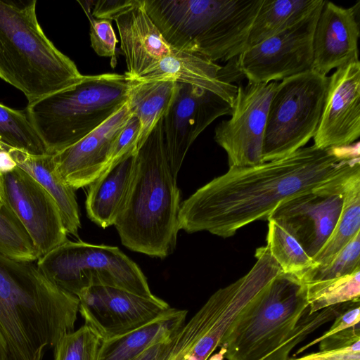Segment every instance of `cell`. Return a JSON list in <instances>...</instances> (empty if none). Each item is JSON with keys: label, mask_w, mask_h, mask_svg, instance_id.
I'll list each match as a JSON object with an SVG mask.
<instances>
[{"label": "cell", "mask_w": 360, "mask_h": 360, "mask_svg": "<svg viewBox=\"0 0 360 360\" xmlns=\"http://www.w3.org/2000/svg\"><path fill=\"white\" fill-rule=\"evenodd\" d=\"M277 82L238 86L231 118L214 129V139L226 153L229 167L263 162L267 115Z\"/></svg>", "instance_id": "12"}, {"label": "cell", "mask_w": 360, "mask_h": 360, "mask_svg": "<svg viewBox=\"0 0 360 360\" xmlns=\"http://www.w3.org/2000/svg\"><path fill=\"white\" fill-rule=\"evenodd\" d=\"M360 233V172L348 180L344 202L336 226L327 242L312 259L314 265H326Z\"/></svg>", "instance_id": "26"}, {"label": "cell", "mask_w": 360, "mask_h": 360, "mask_svg": "<svg viewBox=\"0 0 360 360\" xmlns=\"http://www.w3.org/2000/svg\"><path fill=\"white\" fill-rule=\"evenodd\" d=\"M360 168L279 204L270 214L313 259L333 233L341 214L346 184Z\"/></svg>", "instance_id": "10"}, {"label": "cell", "mask_w": 360, "mask_h": 360, "mask_svg": "<svg viewBox=\"0 0 360 360\" xmlns=\"http://www.w3.org/2000/svg\"><path fill=\"white\" fill-rule=\"evenodd\" d=\"M360 136V62L347 63L328 77L314 146L320 149L350 146Z\"/></svg>", "instance_id": "16"}, {"label": "cell", "mask_w": 360, "mask_h": 360, "mask_svg": "<svg viewBox=\"0 0 360 360\" xmlns=\"http://www.w3.org/2000/svg\"><path fill=\"white\" fill-rule=\"evenodd\" d=\"M6 147L17 166L32 176L53 197L59 208L67 233L78 237L81 222L75 190L61 177L53 155H36Z\"/></svg>", "instance_id": "22"}, {"label": "cell", "mask_w": 360, "mask_h": 360, "mask_svg": "<svg viewBox=\"0 0 360 360\" xmlns=\"http://www.w3.org/2000/svg\"><path fill=\"white\" fill-rule=\"evenodd\" d=\"M323 5L301 21L247 49L236 58V68L248 83L278 82L311 69L314 34Z\"/></svg>", "instance_id": "11"}, {"label": "cell", "mask_w": 360, "mask_h": 360, "mask_svg": "<svg viewBox=\"0 0 360 360\" xmlns=\"http://www.w3.org/2000/svg\"><path fill=\"white\" fill-rule=\"evenodd\" d=\"M357 168L359 141L326 149L312 145L281 159L229 167L181 203L179 229L231 237L248 224L267 220L284 201Z\"/></svg>", "instance_id": "1"}, {"label": "cell", "mask_w": 360, "mask_h": 360, "mask_svg": "<svg viewBox=\"0 0 360 360\" xmlns=\"http://www.w3.org/2000/svg\"><path fill=\"white\" fill-rule=\"evenodd\" d=\"M236 72V58L221 66L198 54L175 50L162 58L139 80L172 79L213 92L233 105L238 86L232 83Z\"/></svg>", "instance_id": "19"}, {"label": "cell", "mask_w": 360, "mask_h": 360, "mask_svg": "<svg viewBox=\"0 0 360 360\" xmlns=\"http://www.w3.org/2000/svg\"><path fill=\"white\" fill-rule=\"evenodd\" d=\"M79 298V312L101 341L139 328L170 307L154 295L147 297L108 286H91Z\"/></svg>", "instance_id": "14"}, {"label": "cell", "mask_w": 360, "mask_h": 360, "mask_svg": "<svg viewBox=\"0 0 360 360\" xmlns=\"http://www.w3.org/2000/svg\"><path fill=\"white\" fill-rule=\"evenodd\" d=\"M323 2L324 0H263L251 27L247 49L301 21Z\"/></svg>", "instance_id": "25"}, {"label": "cell", "mask_w": 360, "mask_h": 360, "mask_svg": "<svg viewBox=\"0 0 360 360\" xmlns=\"http://www.w3.org/2000/svg\"><path fill=\"white\" fill-rule=\"evenodd\" d=\"M307 285L281 271L245 307L222 340L227 360H288L311 333L334 319L338 304L309 314Z\"/></svg>", "instance_id": "3"}, {"label": "cell", "mask_w": 360, "mask_h": 360, "mask_svg": "<svg viewBox=\"0 0 360 360\" xmlns=\"http://www.w3.org/2000/svg\"><path fill=\"white\" fill-rule=\"evenodd\" d=\"M127 75H83L76 84L27 105V115L48 153L76 143L117 111L128 99Z\"/></svg>", "instance_id": "7"}, {"label": "cell", "mask_w": 360, "mask_h": 360, "mask_svg": "<svg viewBox=\"0 0 360 360\" xmlns=\"http://www.w3.org/2000/svg\"><path fill=\"white\" fill-rule=\"evenodd\" d=\"M137 0L93 1L91 15L96 19L115 20L136 4Z\"/></svg>", "instance_id": "35"}, {"label": "cell", "mask_w": 360, "mask_h": 360, "mask_svg": "<svg viewBox=\"0 0 360 360\" xmlns=\"http://www.w3.org/2000/svg\"><path fill=\"white\" fill-rule=\"evenodd\" d=\"M0 360H12L7 342L0 330Z\"/></svg>", "instance_id": "39"}, {"label": "cell", "mask_w": 360, "mask_h": 360, "mask_svg": "<svg viewBox=\"0 0 360 360\" xmlns=\"http://www.w3.org/2000/svg\"><path fill=\"white\" fill-rule=\"evenodd\" d=\"M288 360H298L297 359H288Z\"/></svg>", "instance_id": "41"}, {"label": "cell", "mask_w": 360, "mask_h": 360, "mask_svg": "<svg viewBox=\"0 0 360 360\" xmlns=\"http://www.w3.org/2000/svg\"><path fill=\"white\" fill-rule=\"evenodd\" d=\"M2 205H3V202H2V201H1V200L0 198V206H1Z\"/></svg>", "instance_id": "40"}, {"label": "cell", "mask_w": 360, "mask_h": 360, "mask_svg": "<svg viewBox=\"0 0 360 360\" xmlns=\"http://www.w3.org/2000/svg\"><path fill=\"white\" fill-rule=\"evenodd\" d=\"M0 198L27 231L39 258L68 240L56 201L19 167L0 174Z\"/></svg>", "instance_id": "13"}, {"label": "cell", "mask_w": 360, "mask_h": 360, "mask_svg": "<svg viewBox=\"0 0 360 360\" xmlns=\"http://www.w3.org/2000/svg\"><path fill=\"white\" fill-rule=\"evenodd\" d=\"M139 132L140 122L136 117L131 115L114 143L106 170L136 153Z\"/></svg>", "instance_id": "34"}, {"label": "cell", "mask_w": 360, "mask_h": 360, "mask_svg": "<svg viewBox=\"0 0 360 360\" xmlns=\"http://www.w3.org/2000/svg\"><path fill=\"white\" fill-rule=\"evenodd\" d=\"M328 82V76L311 70L278 82L268 111L263 162L288 156L314 138Z\"/></svg>", "instance_id": "9"}, {"label": "cell", "mask_w": 360, "mask_h": 360, "mask_svg": "<svg viewBox=\"0 0 360 360\" xmlns=\"http://www.w3.org/2000/svg\"><path fill=\"white\" fill-rule=\"evenodd\" d=\"M0 142L32 155L49 154L25 110H15L1 103Z\"/></svg>", "instance_id": "27"}, {"label": "cell", "mask_w": 360, "mask_h": 360, "mask_svg": "<svg viewBox=\"0 0 360 360\" xmlns=\"http://www.w3.org/2000/svg\"><path fill=\"white\" fill-rule=\"evenodd\" d=\"M180 200L167 159L162 117L134 155L130 184L114 224L122 245L153 257L171 255L179 231Z\"/></svg>", "instance_id": "4"}, {"label": "cell", "mask_w": 360, "mask_h": 360, "mask_svg": "<svg viewBox=\"0 0 360 360\" xmlns=\"http://www.w3.org/2000/svg\"><path fill=\"white\" fill-rule=\"evenodd\" d=\"M134 155L105 171L89 185L85 202L86 214L101 228L114 225L116 221L130 184Z\"/></svg>", "instance_id": "23"}, {"label": "cell", "mask_w": 360, "mask_h": 360, "mask_svg": "<svg viewBox=\"0 0 360 360\" xmlns=\"http://www.w3.org/2000/svg\"><path fill=\"white\" fill-rule=\"evenodd\" d=\"M306 285L309 314H313L328 307L359 300L360 269L342 277Z\"/></svg>", "instance_id": "29"}, {"label": "cell", "mask_w": 360, "mask_h": 360, "mask_svg": "<svg viewBox=\"0 0 360 360\" xmlns=\"http://www.w3.org/2000/svg\"><path fill=\"white\" fill-rule=\"evenodd\" d=\"M360 269V233L326 265H313L298 278L306 285L342 277Z\"/></svg>", "instance_id": "31"}, {"label": "cell", "mask_w": 360, "mask_h": 360, "mask_svg": "<svg viewBox=\"0 0 360 360\" xmlns=\"http://www.w3.org/2000/svg\"><path fill=\"white\" fill-rule=\"evenodd\" d=\"M231 110L232 105L217 94L177 82L174 98L163 117L165 148L174 177L196 138L217 118L231 115Z\"/></svg>", "instance_id": "15"}, {"label": "cell", "mask_w": 360, "mask_h": 360, "mask_svg": "<svg viewBox=\"0 0 360 360\" xmlns=\"http://www.w3.org/2000/svg\"><path fill=\"white\" fill-rule=\"evenodd\" d=\"M17 167L6 145L0 142V174L11 172Z\"/></svg>", "instance_id": "38"}, {"label": "cell", "mask_w": 360, "mask_h": 360, "mask_svg": "<svg viewBox=\"0 0 360 360\" xmlns=\"http://www.w3.org/2000/svg\"><path fill=\"white\" fill-rule=\"evenodd\" d=\"M263 0H143L145 9L174 49L212 62L246 50Z\"/></svg>", "instance_id": "5"}, {"label": "cell", "mask_w": 360, "mask_h": 360, "mask_svg": "<svg viewBox=\"0 0 360 360\" xmlns=\"http://www.w3.org/2000/svg\"><path fill=\"white\" fill-rule=\"evenodd\" d=\"M188 311L169 307L153 321L101 341L97 360H134L152 345L172 337L186 323Z\"/></svg>", "instance_id": "21"}, {"label": "cell", "mask_w": 360, "mask_h": 360, "mask_svg": "<svg viewBox=\"0 0 360 360\" xmlns=\"http://www.w3.org/2000/svg\"><path fill=\"white\" fill-rule=\"evenodd\" d=\"M177 82L172 79H131L127 101L131 114L140 122L137 149L157 122L167 112L174 98Z\"/></svg>", "instance_id": "24"}, {"label": "cell", "mask_w": 360, "mask_h": 360, "mask_svg": "<svg viewBox=\"0 0 360 360\" xmlns=\"http://www.w3.org/2000/svg\"><path fill=\"white\" fill-rule=\"evenodd\" d=\"M79 304L34 262L0 252V330L12 360H42L49 347L74 331Z\"/></svg>", "instance_id": "2"}, {"label": "cell", "mask_w": 360, "mask_h": 360, "mask_svg": "<svg viewBox=\"0 0 360 360\" xmlns=\"http://www.w3.org/2000/svg\"><path fill=\"white\" fill-rule=\"evenodd\" d=\"M360 2L350 8L324 1L313 38L311 70L327 75L347 63L359 60Z\"/></svg>", "instance_id": "18"}, {"label": "cell", "mask_w": 360, "mask_h": 360, "mask_svg": "<svg viewBox=\"0 0 360 360\" xmlns=\"http://www.w3.org/2000/svg\"><path fill=\"white\" fill-rule=\"evenodd\" d=\"M175 334L165 341L152 345L134 360H163L172 347Z\"/></svg>", "instance_id": "37"}, {"label": "cell", "mask_w": 360, "mask_h": 360, "mask_svg": "<svg viewBox=\"0 0 360 360\" xmlns=\"http://www.w3.org/2000/svg\"><path fill=\"white\" fill-rule=\"evenodd\" d=\"M266 247L282 272L299 277L314 265L312 259L285 229L268 220Z\"/></svg>", "instance_id": "28"}, {"label": "cell", "mask_w": 360, "mask_h": 360, "mask_svg": "<svg viewBox=\"0 0 360 360\" xmlns=\"http://www.w3.org/2000/svg\"><path fill=\"white\" fill-rule=\"evenodd\" d=\"M298 360H360V340L344 347L322 350Z\"/></svg>", "instance_id": "36"}, {"label": "cell", "mask_w": 360, "mask_h": 360, "mask_svg": "<svg viewBox=\"0 0 360 360\" xmlns=\"http://www.w3.org/2000/svg\"><path fill=\"white\" fill-rule=\"evenodd\" d=\"M101 340L87 325L65 334L54 346V360H97Z\"/></svg>", "instance_id": "32"}, {"label": "cell", "mask_w": 360, "mask_h": 360, "mask_svg": "<svg viewBox=\"0 0 360 360\" xmlns=\"http://www.w3.org/2000/svg\"><path fill=\"white\" fill-rule=\"evenodd\" d=\"M36 0H0V78L34 103L83 77L75 63L44 34Z\"/></svg>", "instance_id": "6"}, {"label": "cell", "mask_w": 360, "mask_h": 360, "mask_svg": "<svg viewBox=\"0 0 360 360\" xmlns=\"http://www.w3.org/2000/svg\"><path fill=\"white\" fill-rule=\"evenodd\" d=\"M115 21L127 68L125 75L131 79L141 77L174 51L148 15L143 0H137Z\"/></svg>", "instance_id": "20"}, {"label": "cell", "mask_w": 360, "mask_h": 360, "mask_svg": "<svg viewBox=\"0 0 360 360\" xmlns=\"http://www.w3.org/2000/svg\"><path fill=\"white\" fill-rule=\"evenodd\" d=\"M0 252L21 261L34 262L39 259L27 231L4 203L0 206Z\"/></svg>", "instance_id": "30"}, {"label": "cell", "mask_w": 360, "mask_h": 360, "mask_svg": "<svg viewBox=\"0 0 360 360\" xmlns=\"http://www.w3.org/2000/svg\"><path fill=\"white\" fill-rule=\"evenodd\" d=\"M90 20L91 46L97 55L110 58L111 66H116V44L117 39L111 21L94 19L91 14L87 15Z\"/></svg>", "instance_id": "33"}, {"label": "cell", "mask_w": 360, "mask_h": 360, "mask_svg": "<svg viewBox=\"0 0 360 360\" xmlns=\"http://www.w3.org/2000/svg\"><path fill=\"white\" fill-rule=\"evenodd\" d=\"M37 265L51 282L77 297L97 285L155 295L138 264L116 246L67 240L40 257Z\"/></svg>", "instance_id": "8"}, {"label": "cell", "mask_w": 360, "mask_h": 360, "mask_svg": "<svg viewBox=\"0 0 360 360\" xmlns=\"http://www.w3.org/2000/svg\"><path fill=\"white\" fill-rule=\"evenodd\" d=\"M132 115L124 103L76 143L53 155L56 169L75 190L89 186L107 169L114 143Z\"/></svg>", "instance_id": "17"}]
</instances>
